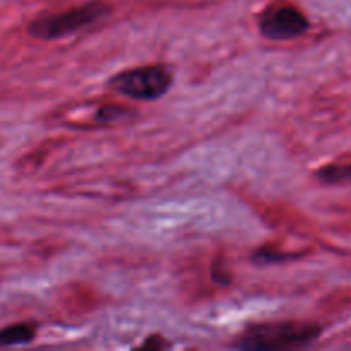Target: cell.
I'll use <instances>...</instances> for the list:
<instances>
[{"instance_id":"4","label":"cell","mask_w":351,"mask_h":351,"mask_svg":"<svg viewBox=\"0 0 351 351\" xmlns=\"http://www.w3.org/2000/svg\"><path fill=\"white\" fill-rule=\"evenodd\" d=\"M308 27L307 16L291 3H274L259 17L261 33L271 40H291L307 33Z\"/></svg>"},{"instance_id":"6","label":"cell","mask_w":351,"mask_h":351,"mask_svg":"<svg viewBox=\"0 0 351 351\" xmlns=\"http://www.w3.org/2000/svg\"><path fill=\"white\" fill-rule=\"evenodd\" d=\"M315 177L324 184H341L351 180V163H332L315 171Z\"/></svg>"},{"instance_id":"8","label":"cell","mask_w":351,"mask_h":351,"mask_svg":"<svg viewBox=\"0 0 351 351\" xmlns=\"http://www.w3.org/2000/svg\"><path fill=\"white\" fill-rule=\"evenodd\" d=\"M283 261H288V254L276 252L273 249H261L252 256V263L261 264V266H267V264L273 263H283Z\"/></svg>"},{"instance_id":"3","label":"cell","mask_w":351,"mask_h":351,"mask_svg":"<svg viewBox=\"0 0 351 351\" xmlns=\"http://www.w3.org/2000/svg\"><path fill=\"white\" fill-rule=\"evenodd\" d=\"M173 84V74L163 65H143L127 69L110 79L108 86L119 95L139 101L161 98Z\"/></svg>"},{"instance_id":"5","label":"cell","mask_w":351,"mask_h":351,"mask_svg":"<svg viewBox=\"0 0 351 351\" xmlns=\"http://www.w3.org/2000/svg\"><path fill=\"white\" fill-rule=\"evenodd\" d=\"M36 336V326L33 324H14L9 328L0 329V346H14L26 345L31 343Z\"/></svg>"},{"instance_id":"1","label":"cell","mask_w":351,"mask_h":351,"mask_svg":"<svg viewBox=\"0 0 351 351\" xmlns=\"http://www.w3.org/2000/svg\"><path fill=\"white\" fill-rule=\"evenodd\" d=\"M322 328L312 322L283 321L250 326L240 336L237 346L242 350H290L315 341Z\"/></svg>"},{"instance_id":"7","label":"cell","mask_w":351,"mask_h":351,"mask_svg":"<svg viewBox=\"0 0 351 351\" xmlns=\"http://www.w3.org/2000/svg\"><path fill=\"white\" fill-rule=\"evenodd\" d=\"M130 115H132V112L127 108H122V106L105 105V106H99L98 112H96L95 115V120L101 123H113V122H120V120L127 119V117Z\"/></svg>"},{"instance_id":"2","label":"cell","mask_w":351,"mask_h":351,"mask_svg":"<svg viewBox=\"0 0 351 351\" xmlns=\"http://www.w3.org/2000/svg\"><path fill=\"white\" fill-rule=\"evenodd\" d=\"M110 10L112 9L106 2L91 0V2L62 10V12L47 14V16L31 21L27 33L36 40H60L105 19Z\"/></svg>"}]
</instances>
